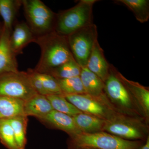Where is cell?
Wrapping results in <instances>:
<instances>
[{"instance_id":"obj_1","label":"cell","mask_w":149,"mask_h":149,"mask_svg":"<svg viewBox=\"0 0 149 149\" xmlns=\"http://www.w3.org/2000/svg\"><path fill=\"white\" fill-rule=\"evenodd\" d=\"M33 42L39 46L41 52L40 60L33 69L36 72L48 73L57 67L74 59L67 37L54 30L35 37Z\"/></svg>"},{"instance_id":"obj_2","label":"cell","mask_w":149,"mask_h":149,"mask_svg":"<svg viewBox=\"0 0 149 149\" xmlns=\"http://www.w3.org/2000/svg\"><path fill=\"white\" fill-rule=\"evenodd\" d=\"M145 142L125 140L102 131L92 134L81 133L70 136L68 147L69 149H141Z\"/></svg>"},{"instance_id":"obj_3","label":"cell","mask_w":149,"mask_h":149,"mask_svg":"<svg viewBox=\"0 0 149 149\" xmlns=\"http://www.w3.org/2000/svg\"><path fill=\"white\" fill-rule=\"evenodd\" d=\"M97 1L81 0L73 7L61 12L56 15L54 30L67 37L78 29L93 24V6Z\"/></svg>"},{"instance_id":"obj_4","label":"cell","mask_w":149,"mask_h":149,"mask_svg":"<svg viewBox=\"0 0 149 149\" xmlns=\"http://www.w3.org/2000/svg\"><path fill=\"white\" fill-rule=\"evenodd\" d=\"M113 67L111 65L109 75L104 82L107 97L120 113L144 120L130 93L116 75Z\"/></svg>"},{"instance_id":"obj_5","label":"cell","mask_w":149,"mask_h":149,"mask_svg":"<svg viewBox=\"0 0 149 149\" xmlns=\"http://www.w3.org/2000/svg\"><path fill=\"white\" fill-rule=\"evenodd\" d=\"M104 131L125 140L145 142L149 136V123L142 118L120 114L106 120Z\"/></svg>"},{"instance_id":"obj_6","label":"cell","mask_w":149,"mask_h":149,"mask_svg":"<svg viewBox=\"0 0 149 149\" xmlns=\"http://www.w3.org/2000/svg\"><path fill=\"white\" fill-rule=\"evenodd\" d=\"M27 24L35 37L54 30L56 15L40 0L22 1Z\"/></svg>"},{"instance_id":"obj_7","label":"cell","mask_w":149,"mask_h":149,"mask_svg":"<svg viewBox=\"0 0 149 149\" xmlns=\"http://www.w3.org/2000/svg\"><path fill=\"white\" fill-rule=\"evenodd\" d=\"M64 96L80 111L104 120H111L122 114L115 108L106 95L97 97L84 94Z\"/></svg>"},{"instance_id":"obj_8","label":"cell","mask_w":149,"mask_h":149,"mask_svg":"<svg viewBox=\"0 0 149 149\" xmlns=\"http://www.w3.org/2000/svg\"><path fill=\"white\" fill-rule=\"evenodd\" d=\"M67 37L74 59L81 68L86 67L93 47L98 41L97 26L93 23L78 29Z\"/></svg>"},{"instance_id":"obj_9","label":"cell","mask_w":149,"mask_h":149,"mask_svg":"<svg viewBox=\"0 0 149 149\" xmlns=\"http://www.w3.org/2000/svg\"><path fill=\"white\" fill-rule=\"evenodd\" d=\"M37 94L27 72L18 71L0 75V96L26 101Z\"/></svg>"},{"instance_id":"obj_10","label":"cell","mask_w":149,"mask_h":149,"mask_svg":"<svg viewBox=\"0 0 149 149\" xmlns=\"http://www.w3.org/2000/svg\"><path fill=\"white\" fill-rule=\"evenodd\" d=\"M118 78L123 83L130 93L145 121L149 123V89L139 83L127 79L113 66Z\"/></svg>"},{"instance_id":"obj_11","label":"cell","mask_w":149,"mask_h":149,"mask_svg":"<svg viewBox=\"0 0 149 149\" xmlns=\"http://www.w3.org/2000/svg\"><path fill=\"white\" fill-rule=\"evenodd\" d=\"M11 33L3 26L0 37V75L19 71L16 55L10 44Z\"/></svg>"},{"instance_id":"obj_12","label":"cell","mask_w":149,"mask_h":149,"mask_svg":"<svg viewBox=\"0 0 149 149\" xmlns=\"http://www.w3.org/2000/svg\"><path fill=\"white\" fill-rule=\"evenodd\" d=\"M111 65L105 57L103 50L97 41L88 59L86 67L98 76L104 82L109 75Z\"/></svg>"},{"instance_id":"obj_13","label":"cell","mask_w":149,"mask_h":149,"mask_svg":"<svg viewBox=\"0 0 149 149\" xmlns=\"http://www.w3.org/2000/svg\"><path fill=\"white\" fill-rule=\"evenodd\" d=\"M40 120L54 128L65 132L70 137L81 133L75 125L72 116L54 110Z\"/></svg>"},{"instance_id":"obj_14","label":"cell","mask_w":149,"mask_h":149,"mask_svg":"<svg viewBox=\"0 0 149 149\" xmlns=\"http://www.w3.org/2000/svg\"><path fill=\"white\" fill-rule=\"evenodd\" d=\"M35 36L26 22L17 23L10 37V44L16 55L22 53V50L29 43L33 42Z\"/></svg>"},{"instance_id":"obj_15","label":"cell","mask_w":149,"mask_h":149,"mask_svg":"<svg viewBox=\"0 0 149 149\" xmlns=\"http://www.w3.org/2000/svg\"><path fill=\"white\" fill-rule=\"evenodd\" d=\"M53 110L47 96L37 94L24 101V113L26 116L40 119Z\"/></svg>"},{"instance_id":"obj_16","label":"cell","mask_w":149,"mask_h":149,"mask_svg":"<svg viewBox=\"0 0 149 149\" xmlns=\"http://www.w3.org/2000/svg\"><path fill=\"white\" fill-rule=\"evenodd\" d=\"M81 133L92 134L104 131L106 120L88 113H81L72 117Z\"/></svg>"},{"instance_id":"obj_17","label":"cell","mask_w":149,"mask_h":149,"mask_svg":"<svg viewBox=\"0 0 149 149\" xmlns=\"http://www.w3.org/2000/svg\"><path fill=\"white\" fill-rule=\"evenodd\" d=\"M80 77L86 94L97 97L106 95L103 81L87 68H82Z\"/></svg>"},{"instance_id":"obj_18","label":"cell","mask_w":149,"mask_h":149,"mask_svg":"<svg viewBox=\"0 0 149 149\" xmlns=\"http://www.w3.org/2000/svg\"><path fill=\"white\" fill-rule=\"evenodd\" d=\"M24 104V101L20 99L0 96V119L25 115Z\"/></svg>"},{"instance_id":"obj_19","label":"cell","mask_w":149,"mask_h":149,"mask_svg":"<svg viewBox=\"0 0 149 149\" xmlns=\"http://www.w3.org/2000/svg\"><path fill=\"white\" fill-rule=\"evenodd\" d=\"M22 1L0 0V15L2 17L3 27L12 32L17 10Z\"/></svg>"},{"instance_id":"obj_20","label":"cell","mask_w":149,"mask_h":149,"mask_svg":"<svg viewBox=\"0 0 149 149\" xmlns=\"http://www.w3.org/2000/svg\"><path fill=\"white\" fill-rule=\"evenodd\" d=\"M114 1L120 3L127 6L132 11L136 19L141 23H145L148 21V0H118Z\"/></svg>"},{"instance_id":"obj_21","label":"cell","mask_w":149,"mask_h":149,"mask_svg":"<svg viewBox=\"0 0 149 149\" xmlns=\"http://www.w3.org/2000/svg\"><path fill=\"white\" fill-rule=\"evenodd\" d=\"M13 130L15 141L19 149H25L27 144L26 131L28 118L26 116H20L8 119Z\"/></svg>"},{"instance_id":"obj_22","label":"cell","mask_w":149,"mask_h":149,"mask_svg":"<svg viewBox=\"0 0 149 149\" xmlns=\"http://www.w3.org/2000/svg\"><path fill=\"white\" fill-rule=\"evenodd\" d=\"M81 67L75 60L70 61L57 67L47 73L56 79H64L80 76Z\"/></svg>"},{"instance_id":"obj_23","label":"cell","mask_w":149,"mask_h":149,"mask_svg":"<svg viewBox=\"0 0 149 149\" xmlns=\"http://www.w3.org/2000/svg\"><path fill=\"white\" fill-rule=\"evenodd\" d=\"M47 97L54 110L72 117L82 113L68 101L63 95H49Z\"/></svg>"},{"instance_id":"obj_24","label":"cell","mask_w":149,"mask_h":149,"mask_svg":"<svg viewBox=\"0 0 149 149\" xmlns=\"http://www.w3.org/2000/svg\"><path fill=\"white\" fill-rule=\"evenodd\" d=\"M57 80L63 96L86 94L80 76Z\"/></svg>"},{"instance_id":"obj_25","label":"cell","mask_w":149,"mask_h":149,"mask_svg":"<svg viewBox=\"0 0 149 149\" xmlns=\"http://www.w3.org/2000/svg\"><path fill=\"white\" fill-rule=\"evenodd\" d=\"M0 141L8 149H19L8 119H0Z\"/></svg>"},{"instance_id":"obj_26","label":"cell","mask_w":149,"mask_h":149,"mask_svg":"<svg viewBox=\"0 0 149 149\" xmlns=\"http://www.w3.org/2000/svg\"><path fill=\"white\" fill-rule=\"evenodd\" d=\"M37 73L42 81L43 87L48 93V95H63L59 86L58 82L56 78L47 73L38 72Z\"/></svg>"},{"instance_id":"obj_27","label":"cell","mask_w":149,"mask_h":149,"mask_svg":"<svg viewBox=\"0 0 149 149\" xmlns=\"http://www.w3.org/2000/svg\"><path fill=\"white\" fill-rule=\"evenodd\" d=\"M27 72L29 74L32 87L37 94L44 96L48 95V93L43 87L42 83L37 72L32 69H29Z\"/></svg>"},{"instance_id":"obj_28","label":"cell","mask_w":149,"mask_h":149,"mask_svg":"<svg viewBox=\"0 0 149 149\" xmlns=\"http://www.w3.org/2000/svg\"><path fill=\"white\" fill-rule=\"evenodd\" d=\"M141 149H149V136L147 138L146 141L144 143Z\"/></svg>"},{"instance_id":"obj_29","label":"cell","mask_w":149,"mask_h":149,"mask_svg":"<svg viewBox=\"0 0 149 149\" xmlns=\"http://www.w3.org/2000/svg\"><path fill=\"white\" fill-rule=\"evenodd\" d=\"M78 149H97L95 148H79Z\"/></svg>"},{"instance_id":"obj_30","label":"cell","mask_w":149,"mask_h":149,"mask_svg":"<svg viewBox=\"0 0 149 149\" xmlns=\"http://www.w3.org/2000/svg\"><path fill=\"white\" fill-rule=\"evenodd\" d=\"M2 30V27H1L0 26V37H1V34Z\"/></svg>"}]
</instances>
